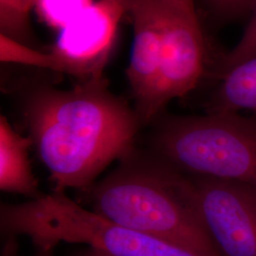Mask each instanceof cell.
<instances>
[{
    "label": "cell",
    "instance_id": "ffe728a7",
    "mask_svg": "<svg viewBox=\"0 0 256 256\" xmlns=\"http://www.w3.org/2000/svg\"><path fill=\"white\" fill-rule=\"evenodd\" d=\"M34 256H54V254H52V250H38V252Z\"/></svg>",
    "mask_w": 256,
    "mask_h": 256
},
{
    "label": "cell",
    "instance_id": "9a60e30c",
    "mask_svg": "<svg viewBox=\"0 0 256 256\" xmlns=\"http://www.w3.org/2000/svg\"><path fill=\"white\" fill-rule=\"evenodd\" d=\"M209 8L222 16H232L252 9L256 0H205Z\"/></svg>",
    "mask_w": 256,
    "mask_h": 256
},
{
    "label": "cell",
    "instance_id": "52a82bcc",
    "mask_svg": "<svg viewBox=\"0 0 256 256\" xmlns=\"http://www.w3.org/2000/svg\"><path fill=\"white\" fill-rule=\"evenodd\" d=\"M128 12L133 22V46L126 76L140 122L148 124L160 113L156 98L162 58L160 0H133Z\"/></svg>",
    "mask_w": 256,
    "mask_h": 256
},
{
    "label": "cell",
    "instance_id": "e0dca14e",
    "mask_svg": "<svg viewBox=\"0 0 256 256\" xmlns=\"http://www.w3.org/2000/svg\"><path fill=\"white\" fill-rule=\"evenodd\" d=\"M106 4L119 16L120 18L130 10L133 0H100Z\"/></svg>",
    "mask_w": 256,
    "mask_h": 256
},
{
    "label": "cell",
    "instance_id": "30bf717a",
    "mask_svg": "<svg viewBox=\"0 0 256 256\" xmlns=\"http://www.w3.org/2000/svg\"><path fill=\"white\" fill-rule=\"evenodd\" d=\"M0 60L4 63L25 64L70 74L82 81L102 77V72L92 64L55 50L50 54L38 52L3 34H0Z\"/></svg>",
    "mask_w": 256,
    "mask_h": 256
},
{
    "label": "cell",
    "instance_id": "9c48e42d",
    "mask_svg": "<svg viewBox=\"0 0 256 256\" xmlns=\"http://www.w3.org/2000/svg\"><path fill=\"white\" fill-rule=\"evenodd\" d=\"M34 146L30 137H24L0 118V189L3 192L39 198L38 182L32 171L28 150Z\"/></svg>",
    "mask_w": 256,
    "mask_h": 256
},
{
    "label": "cell",
    "instance_id": "5b68a950",
    "mask_svg": "<svg viewBox=\"0 0 256 256\" xmlns=\"http://www.w3.org/2000/svg\"><path fill=\"white\" fill-rule=\"evenodd\" d=\"M192 198L221 256H256V190L240 183L198 176Z\"/></svg>",
    "mask_w": 256,
    "mask_h": 256
},
{
    "label": "cell",
    "instance_id": "6da1fadb",
    "mask_svg": "<svg viewBox=\"0 0 256 256\" xmlns=\"http://www.w3.org/2000/svg\"><path fill=\"white\" fill-rule=\"evenodd\" d=\"M24 116L54 192L86 188L113 160L128 156L140 126L136 111L102 77L70 90L39 88L28 96Z\"/></svg>",
    "mask_w": 256,
    "mask_h": 256
},
{
    "label": "cell",
    "instance_id": "7a4b0ae2",
    "mask_svg": "<svg viewBox=\"0 0 256 256\" xmlns=\"http://www.w3.org/2000/svg\"><path fill=\"white\" fill-rule=\"evenodd\" d=\"M92 190L93 212L120 226L221 256L192 198L191 180L134 150Z\"/></svg>",
    "mask_w": 256,
    "mask_h": 256
},
{
    "label": "cell",
    "instance_id": "8fae6325",
    "mask_svg": "<svg viewBox=\"0 0 256 256\" xmlns=\"http://www.w3.org/2000/svg\"><path fill=\"white\" fill-rule=\"evenodd\" d=\"M256 112V56L225 70L212 112Z\"/></svg>",
    "mask_w": 256,
    "mask_h": 256
},
{
    "label": "cell",
    "instance_id": "ac0fdd59",
    "mask_svg": "<svg viewBox=\"0 0 256 256\" xmlns=\"http://www.w3.org/2000/svg\"><path fill=\"white\" fill-rule=\"evenodd\" d=\"M1 256H19L18 242L16 236H7Z\"/></svg>",
    "mask_w": 256,
    "mask_h": 256
},
{
    "label": "cell",
    "instance_id": "ba28073f",
    "mask_svg": "<svg viewBox=\"0 0 256 256\" xmlns=\"http://www.w3.org/2000/svg\"><path fill=\"white\" fill-rule=\"evenodd\" d=\"M120 19L106 4H92L63 28L55 52L102 72Z\"/></svg>",
    "mask_w": 256,
    "mask_h": 256
},
{
    "label": "cell",
    "instance_id": "d6986e66",
    "mask_svg": "<svg viewBox=\"0 0 256 256\" xmlns=\"http://www.w3.org/2000/svg\"><path fill=\"white\" fill-rule=\"evenodd\" d=\"M72 256H111L108 254L100 250L98 248H94L88 247V248L82 250L76 254Z\"/></svg>",
    "mask_w": 256,
    "mask_h": 256
},
{
    "label": "cell",
    "instance_id": "3957f363",
    "mask_svg": "<svg viewBox=\"0 0 256 256\" xmlns=\"http://www.w3.org/2000/svg\"><path fill=\"white\" fill-rule=\"evenodd\" d=\"M6 236H26L38 250L61 242L86 244L111 256H209L164 238L129 229L86 210L64 192L41 194L20 204H2Z\"/></svg>",
    "mask_w": 256,
    "mask_h": 256
},
{
    "label": "cell",
    "instance_id": "8992f818",
    "mask_svg": "<svg viewBox=\"0 0 256 256\" xmlns=\"http://www.w3.org/2000/svg\"><path fill=\"white\" fill-rule=\"evenodd\" d=\"M162 58L156 104L160 112L168 102L192 92L204 68L202 28L160 0Z\"/></svg>",
    "mask_w": 256,
    "mask_h": 256
},
{
    "label": "cell",
    "instance_id": "7c38bea8",
    "mask_svg": "<svg viewBox=\"0 0 256 256\" xmlns=\"http://www.w3.org/2000/svg\"><path fill=\"white\" fill-rule=\"evenodd\" d=\"M37 0H0L1 34L23 43L28 34L30 14Z\"/></svg>",
    "mask_w": 256,
    "mask_h": 256
},
{
    "label": "cell",
    "instance_id": "5bb4252c",
    "mask_svg": "<svg viewBox=\"0 0 256 256\" xmlns=\"http://www.w3.org/2000/svg\"><path fill=\"white\" fill-rule=\"evenodd\" d=\"M254 14L243 36L224 59L225 70L256 56V4Z\"/></svg>",
    "mask_w": 256,
    "mask_h": 256
},
{
    "label": "cell",
    "instance_id": "277c9868",
    "mask_svg": "<svg viewBox=\"0 0 256 256\" xmlns=\"http://www.w3.org/2000/svg\"><path fill=\"white\" fill-rule=\"evenodd\" d=\"M153 144L170 165L256 190V124L236 113L167 120Z\"/></svg>",
    "mask_w": 256,
    "mask_h": 256
},
{
    "label": "cell",
    "instance_id": "2e32d148",
    "mask_svg": "<svg viewBox=\"0 0 256 256\" xmlns=\"http://www.w3.org/2000/svg\"><path fill=\"white\" fill-rule=\"evenodd\" d=\"M171 8L182 14L186 18L190 19L192 22L200 24L196 16L194 0H164Z\"/></svg>",
    "mask_w": 256,
    "mask_h": 256
},
{
    "label": "cell",
    "instance_id": "4fadbf2b",
    "mask_svg": "<svg viewBox=\"0 0 256 256\" xmlns=\"http://www.w3.org/2000/svg\"><path fill=\"white\" fill-rule=\"evenodd\" d=\"M90 5L92 0H37L36 7L50 25L63 28Z\"/></svg>",
    "mask_w": 256,
    "mask_h": 256
}]
</instances>
